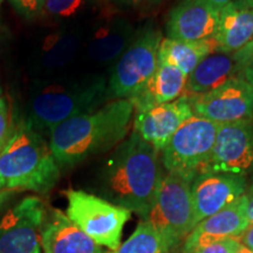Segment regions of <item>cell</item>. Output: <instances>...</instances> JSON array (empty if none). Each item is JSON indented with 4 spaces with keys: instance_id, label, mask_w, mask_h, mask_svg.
I'll return each instance as SVG.
<instances>
[{
    "instance_id": "38",
    "label": "cell",
    "mask_w": 253,
    "mask_h": 253,
    "mask_svg": "<svg viewBox=\"0 0 253 253\" xmlns=\"http://www.w3.org/2000/svg\"><path fill=\"white\" fill-rule=\"evenodd\" d=\"M250 185H253V175L251 176V184H250Z\"/></svg>"
},
{
    "instance_id": "14",
    "label": "cell",
    "mask_w": 253,
    "mask_h": 253,
    "mask_svg": "<svg viewBox=\"0 0 253 253\" xmlns=\"http://www.w3.org/2000/svg\"><path fill=\"white\" fill-rule=\"evenodd\" d=\"M220 8L197 0H182L168 14L169 39L199 41L213 38L219 24Z\"/></svg>"
},
{
    "instance_id": "18",
    "label": "cell",
    "mask_w": 253,
    "mask_h": 253,
    "mask_svg": "<svg viewBox=\"0 0 253 253\" xmlns=\"http://www.w3.org/2000/svg\"><path fill=\"white\" fill-rule=\"evenodd\" d=\"M239 78L235 53L214 52L198 63L186 78V96L203 95Z\"/></svg>"
},
{
    "instance_id": "15",
    "label": "cell",
    "mask_w": 253,
    "mask_h": 253,
    "mask_svg": "<svg viewBox=\"0 0 253 253\" xmlns=\"http://www.w3.org/2000/svg\"><path fill=\"white\" fill-rule=\"evenodd\" d=\"M41 248L43 253H107L58 209L46 217Z\"/></svg>"
},
{
    "instance_id": "17",
    "label": "cell",
    "mask_w": 253,
    "mask_h": 253,
    "mask_svg": "<svg viewBox=\"0 0 253 253\" xmlns=\"http://www.w3.org/2000/svg\"><path fill=\"white\" fill-rule=\"evenodd\" d=\"M186 86V75L181 69L158 61V67L145 86L129 101L135 113L144 112L181 97Z\"/></svg>"
},
{
    "instance_id": "40",
    "label": "cell",
    "mask_w": 253,
    "mask_h": 253,
    "mask_svg": "<svg viewBox=\"0 0 253 253\" xmlns=\"http://www.w3.org/2000/svg\"><path fill=\"white\" fill-rule=\"evenodd\" d=\"M0 93H1V87H0Z\"/></svg>"
},
{
    "instance_id": "30",
    "label": "cell",
    "mask_w": 253,
    "mask_h": 253,
    "mask_svg": "<svg viewBox=\"0 0 253 253\" xmlns=\"http://www.w3.org/2000/svg\"><path fill=\"white\" fill-rule=\"evenodd\" d=\"M240 243L250 250H253V224L249 225L244 232L240 236Z\"/></svg>"
},
{
    "instance_id": "24",
    "label": "cell",
    "mask_w": 253,
    "mask_h": 253,
    "mask_svg": "<svg viewBox=\"0 0 253 253\" xmlns=\"http://www.w3.org/2000/svg\"><path fill=\"white\" fill-rule=\"evenodd\" d=\"M84 4V0H46L43 11L54 18L67 19L77 15Z\"/></svg>"
},
{
    "instance_id": "12",
    "label": "cell",
    "mask_w": 253,
    "mask_h": 253,
    "mask_svg": "<svg viewBox=\"0 0 253 253\" xmlns=\"http://www.w3.org/2000/svg\"><path fill=\"white\" fill-rule=\"evenodd\" d=\"M248 177L226 172H199L192 181L195 226L239 199L248 190Z\"/></svg>"
},
{
    "instance_id": "39",
    "label": "cell",
    "mask_w": 253,
    "mask_h": 253,
    "mask_svg": "<svg viewBox=\"0 0 253 253\" xmlns=\"http://www.w3.org/2000/svg\"><path fill=\"white\" fill-rule=\"evenodd\" d=\"M2 2H4V0H0V6H1Z\"/></svg>"
},
{
    "instance_id": "20",
    "label": "cell",
    "mask_w": 253,
    "mask_h": 253,
    "mask_svg": "<svg viewBox=\"0 0 253 253\" xmlns=\"http://www.w3.org/2000/svg\"><path fill=\"white\" fill-rule=\"evenodd\" d=\"M250 225L246 217L245 194L219 212L205 218L195 226L190 235H209L216 238L240 237Z\"/></svg>"
},
{
    "instance_id": "1",
    "label": "cell",
    "mask_w": 253,
    "mask_h": 253,
    "mask_svg": "<svg viewBox=\"0 0 253 253\" xmlns=\"http://www.w3.org/2000/svg\"><path fill=\"white\" fill-rule=\"evenodd\" d=\"M153 145L132 131L104 161L97 173L101 197L141 219L148 216L166 172Z\"/></svg>"
},
{
    "instance_id": "28",
    "label": "cell",
    "mask_w": 253,
    "mask_h": 253,
    "mask_svg": "<svg viewBox=\"0 0 253 253\" xmlns=\"http://www.w3.org/2000/svg\"><path fill=\"white\" fill-rule=\"evenodd\" d=\"M13 129L11 128V118H9L7 101L5 97L0 96V151L4 149L13 132Z\"/></svg>"
},
{
    "instance_id": "31",
    "label": "cell",
    "mask_w": 253,
    "mask_h": 253,
    "mask_svg": "<svg viewBox=\"0 0 253 253\" xmlns=\"http://www.w3.org/2000/svg\"><path fill=\"white\" fill-rule=\"evenodd\" d=\"M13 195H14L13 190H7V189L0 190V210L5 207V204L7 203L9 199L13 197Z\"/></svg>"
},
{
    "instance_id": "19",
    "label": "cell",
    "mask_w": 253,
    "mask_h": 253,
    "mask_svg": "<svg viewBox=\"0 0 253 253\" xmlns=\"http://www.w3.org/2000/svg\"><path fill=\"white\" fill-rule=\"evenodd\" d=\"M214 52H218L214 38L199 41H182L164 38L158 50V61L175 66L188 78L202 60Z\"/></svg>"
},
{
    "instance_id": "26",
    "label": "cell",
    "mask_w": 253,
    "mask_h": 253,
    "mask_svg": "<svg viewBox=\"0 0 253 253\" xmlns=\"http://www.w3.org/2000/svg\"><path fill=\"white\" fill-rule=\"evenodd\" d=\"M242 246L240 237H226L218 239L211 244L195 249L190 253H236Z\"/></svg>"
},
{
    "instance_id": "10",
    "label": "cell",
    "mask_w": 253,
    "mask_h": 253,
    "mask_svg": "<svg viewBox=\"0 0 253 253\" xmlns=\"http://www.w3.org/2000/svg\"><path fill=\"white\" fill-rule=\"evenodd\" d=\"M201 172L253 175V118L220 123L212 151Z\"/></svg>"
},
{
    "instance_id": "4",
    "label": "cell",
    "mask_w": 253,
    "mask_h": 253,
    "mask_svg": "<svg viewBox=\"0 0 253 253\" xmlns=\"http://www.w3.org/2000/svg\"><path fill=\"white\" fill-rule=\"evenodd\" d=\"M108 96L101 75L48 82L32 93L27 121L36 130L50 131L67 120L99 109Z\"/></svg>"
},
{
    "instance_id": "9",
    "label": "cell",
    "mask_w": 253,
    "mask_h": 253,
    "mask_svg": "<svg viewBox=\"0 0 253 253\" xmlns=\"http://www.w3.org/2000/svg\"><path fill=\"white\" fill-rule=\"evenodd\" d=\"M46 207L37 196H28L0 219V253H41V231Z\"/></svg>"
},
{
    "instance_id": "7",
    "label": "cell",
    "mask_w": 253,
    "mask_h": 253,
    "mask_svg": "<svg viewBox=\"0 0 253 253\" xmlns=\"http://www.w3.org/2000/svg\"><path fill=\"white\" fill-rule=\"evenodd\" d=\"M66 214L79 229L102 248L115 251L121 245L123 227L131 212L94 194L69 189Z\"/></svg>"
},
{
    "instance_id": "6",
    "label": "cell",
    "mask_w": 253,
    "mask_h": 253,
    "mask_svg": "<svg viewBox=\"0 0 253 253\" xmlns=\"http://www.w3.org/2000/svg\"><path fill=\"white\" fill-rule=\"evenodd\" d=\"M163 37L154 25H145L114 66L108 81V96L129 100L145 86L158 67Z\"/></svg>"
},
{
    "instance_id": "34",
    "label": "cell",
    "mask_w": 253,
    "mask_h": 253,
    "mask_svg": "<svg viewBox=\"0 0 253 253\" xmlns=\"http://www.w3.org/2000/svg\"><path fill=\"white\" fill-rule=\"evenodd\" d=\"M116 1L126 2V4H129V2H134V1H136V0H116Z\"/></svg>"
},
{
    "instance_id": "29",
    "label": "cell",
    "mask_w": 253,
    "mask_h": 253,
    "mask_svg": "<svg viewBox=\"0 0 253 253\" xmlns=\"http://www.w3.org/2000/svg\"><path fill=\"white\" fill-rule=\"evenodd\" d=\"M246 198V217H248L249 224H253V185H250L245 192Z\"/></svg>"
},
{
    "instance_id": "25",
    "label": "cell",
    "mask_w": 253,
    "mask_h": 253,
    "mask_svg": "<svg viewBox=\"0 0 253 253\" xmlns=\"http://www.w3.org/2000/svg\"><path fill=\"white\" fill-rule=\"evenodd\" d=\"M235 58L239 78L244 79L253 86V40L235 52Z\"/></svg>"
},
{
    "instance_id": "22",
    "label": "cell",
    "mask_w": 253,
    "mask_h": 253,
    "mask_svg": "<svg viewBox=\"0 0 253 253\" xmlns=\"http://www.w3.org/2000/svg\"><path fill=\"white\" fill-rule=\"evenodd\" d=\"M81 47V38L75 33H53L43 40L39 53V66L55 71L74 60Z\"/></svg>"
},
{
    "instance_id": "5",
    "label": "cell",
    "mask_w": 253,
    "mask_h": 253,
    "mask_svg": "<svg viewBox=\"0 0 253 253\" xmlns=\"http://www.w3.org/2000/svg\"><path fill=\"white\" fill-rule=\"evenodd\" d=\"M195 177L167 172L148 216L149 223L175 250L195 229L191 184Z\"/></svg>"
},
{
    "instance_id": "16",
    "label": "cell",
    "mask_w": 253,
    "mask_h": 253,
    "mask_svg": "<svg viewBox=\"0 0 253 253\" xmlns=\"http://www.w3.org/2000/svg\"><path fill=\"white\" fill-rule=\"evenodd\" d=\"M214 40L218 52L235 53L253 40V4L232 0L220 8Z\"/></svg>"
},
{
    "instance_id": "3",
    "label": "cell",
    "mask_w": 253,
    "mask_h": 253,
    "mask_svg": "<svg viewBox=\"0 0 253 253\" xmlns=\"http://www.w3.org/2000/svg\"><path fill=\"white\" fill-rule=\"evenodd\" d=\"M59 179L60 167L49 143L27 120L19 122L0 151V181L4 189L45 195Z\"/></svg>"
},
{
    "instance_id": "35",
    "label": "cell",
    "mask_w": 253,
    "mask_h": 253,
    "mask_svg": "<svg viewBox=\"0 0 253 253\" xmlns=\"http://www.w3.org/2000/svg\"><path fill=\"white\" fill-rule=\"evenodd\" d=\"M161 1H163V0H149V2H151V4H158Z\"/></svg>"
},
{
    "instance_id": "36",
    "label": "cell",
    "mask_w": 253,
    "mask_h": 253,
    "mask_svg": "<svg viewBox=\"0 0 253 253\" xmlns=\"http://www.w3.org/2000/svg\"><path fill=\"white\" fill-rule=\"evenodd\" d=\"M0 190H4V185H2L1 181H0Z\"/></svg>"
},
{
    "instance_id": "13",
    "label": "cell",
    "mask_w": 253,
    "mask_h": 253,
    "mask_svg": "<svg viewBox=\"0 0 253 253\" xmlns=\"http://www.w3.org/2000/svg\"><path fill=\"white\" fill-rule=\"evenodd\" d=\"M192 115L189 97L182 95L172 102L135 113L132 131L157 151H162L177 129Z\"/></svg>"
},
{
    "instance_id": "37",
    "label": "cell",
    "mask_w": 253,
    "mask_h": 253,
    "mask_svg": "<svg viewBox=\"0 0 253 253\" xmlns=\"http://www.w3.org/2000/svg\"><path fill=\"white\" fill-rule=\"evenodd\" d=\"M245 1H248V2H250V4H253V0H245Z\"/></svg>"
},
{
    "instance_id": "2",
    "label": "cell",
    "mask_w": 253,
    "mask_h": 253,
    "mask_svg": "<svg viewBox=\"0 0 253 253\" xmlns=\"http://www.w3.org/2000/svg\"><path fill=\"white\" fill-rule=\"evenodd\" d=\"M134 112L130 101L120 99L55 126L50 131L49 147L60 169L118 147L128 135Z\"/></svg>"
},
{
    "instance_id": "23",
    "label": "cell",
    "mask_w": 253,
    "mask_h": 253,
    "mask_svg": "<svg viewBox=\"0 0 253 253\" xmlns=\"http://www.w3.org/2000/svg\"><path fill=\"white\" fill-rule=\"evenodd\" d=\"M172 250L162 233L141 219L132 235L109 253H170Z\"/></svg>"
},
{
    "instance_id": "33",
    "label": "cell",
    "mask_w": 253,
    "mask_h": 253,
    "mask_svg": "<svg viewBox=\"0 0 253 253\" xmlns=\"http://www.w3.org/2000/svg\"><path fill=\"white\" fill-rule=\"evenodd\" d=\"M236 253H253V250H250L249 248H246V246L242 245Z\"/></svg>"
},
{
    "instance_id": "8",
    "label": "cell",
    "mask_w": 253,
    "mask_h": 253,
    "mask_svg": "<svg viewBox=\"0 0 253 253\" xmlns=\"http://www.w3.org/2000/svg\"><path fill=\"white\" fill-rule=\"evenodd\" d=\"M220 123L192 115L172 135L161 151L167 172L196 177L208 162Z\"/></svg>"
},
{
    "instance_id": "11",
    "label": "cell",
    "mask_w": 253,
    "mask_h": 253,
    "mask_svg": "<svg viewBox=\"0 0 253 253\" xmlns=\"http://www.w3.org/2000/svg\"><path fill=\"white\" fill-rule=\"evenodd\" d=\"M188 97L194 115L210 121L230 123L253 118V86L242 78L231 79L207 94Z\"/></svg>"
},
{
    "instance_id": "27",
    "label": "cell",
    "mask_w": 253,
    "mask_h": 253,
    "mask_svg": "<svg viewBox=\"0 0 253 253\" xmlns=\"http://www.w3.org/2000/svg\"><path fill=\"white\" fill-rule=\"evenodd\" d=\"M12 7L25 19H34L42 13L46 0H8Z\"/></svg>"
},
{
    "instance_id": "21",
    "label": "cell",
    "mask_w": 253,
    "mask_h": 253,
    "mask_svg": "<svg viewBox=\"0 0 253 253\" xmlns=\"http://www.w3.org/2000/svg\"><path fill=\"white\" fill-rule=\"evenodd\" d=\"M135 31L128 24L107 25L91 36L87 53L91 60L107 63L120 58L135 37Z\"/></svg>"
},
{
    "instance_id": "32",
    "label": "cell",
    "mask_w": 253,
    "mask_h": 253,
    "mask_svg": "<svg viewBox=\"0 0 253 253\" xmlns=\"http://www.w3.org/2000/svg\"><path fill=\"white\" fill-rule=\"evenodd\" d=\"M197 1L207 2V4L212 5V6H214V7L221 8V7H224L226 4H229L230 1H232V0H197Z\"/></svg>"
}]
</instances>
